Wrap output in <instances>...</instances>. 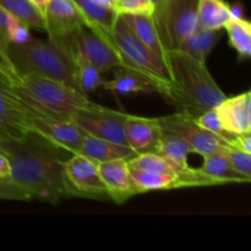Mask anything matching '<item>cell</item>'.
I'll list each match as a JSON object with an SVG mask.
<instances>
[{
  "mask_svg": "<svg viewBox=\"0 0 251 251\" xmlns=\"http://www.w3.org/2000/svg\"><path fill=\"white\" fill-rule=\"evenodd\" d=\"M0 151L10 162L9 180L26 190L31 200L58 205L74 198L64 174L70 152L32 130L19 139L0 140Z\"/></svg>",
  "mask_w": 251,
  "mask_h": 251,
  "instance_id": "cell-1",
  "label": "cell"
},
{
  "mask_svg": "<svg viewBox=\"0 0 251 251\" xmlns=\"http://www.w3.org/2000/svg\"><path fill=\"white\" fill-rule=\"evenodd\" d=\"M171 85L166 100L176 108L196 118L213 109L227 96L206 68L184 51L171 49L166 54Z\"/></svg>",
  "mask_w": 251,
  "mask_h": 251,
  "instance_id": "cell-2",
  "label": "cell"
},
{
  "mask_svg": "<svg viewBox=\"0 0 251 251\" xmlns=\"http://www.w3.org/2000/svg\"><path fill=\"white\" fill-rule=\"evenodd\" d=\"M9 87L29 113L59 120H73L75 113L91 102L75 88L38 75H21Z\"/></svg>",
  "mask_w": 251,
  "mask_h": 251,
  "instance_id": "cell-3",
  "label": "cell"
},
{
  "mask_svg": "<svg viewBox=\"0 0 251 251\" xmlns=\"http://www.w3.org/2000/svg\"><path fill=\"white\" fill-rule=\"evenodd\" d=\"M6 51L20 76H44L76 90L73 64L48 38L41 39L32 36L25 42L10 43Z\"/></svg>",
  "mask_w": 251,
  "mask_h": 251,
  "instance_id": "cell-4",
  "label": "cell"
},
{
  "mask_svg": "<svg viewBox=\"0 0 251 251\" xmlns=\"http://www.w3.org/2000/svg\"><path fill=\"white\" fill-rule=\"evenodd\" d=\"M112 41L122 56L123 66L145 74L158 86L159 95L166 98L171 85L166 60L142 43L120 15L112 32Z\"/></svg>",
  "mask_w": 251,
  "mask_h": 251,
  "instance_id": "cell-5",
  "label": "cell"
},
{
  "mask_svg": "<svg viewBox=\"0 0 251 251\" xmlns=\"http://www.w3.org/2000/svg\"><path fill=\"white\" fill-rule=\"evenodd\" d=\"M53 43L65 54L70 63L71 59L78 56L102 74L123 66L122 56L112 39L98 36L86 27Z\"/></svg>",
  "mask_w": 251,
  "mask_h": 251,
  "instance_id": "cell-6",
  "label": "cell"
},
{
  "mask_svg": "<svg viewBox=\"0 0 251 251\" xmlns=\"http://www.w3.org/2000/svg\"><path fill=\"white\" fill-rule=\"evenodd\" d=\"M158 123L163 134L180 137L189 145L193 153L206 156L222 151L223 147L227 146L225 141L201 127L195 118L185 112L176 110L174 114L158 118Z\"/></svg>",
  "mask_w": 251,
  "mask_h": 251,
  "instance_id": "cell-7",
  "label": "cell"
},
{
  "mask_svg": "<svg viewBox=\"0 0 251 251\" xmlns=\"http://www.w3.org/2000/svg\"><path fill=\"white\" fill-rule=\"evenodd\" d=\"M127 113L103 107L91 100L75 113L73 122L90 136L125 144L124 124Z\"/></svg>",
  "mask_w": 251,
  "mask_h": 251,
  "instance_id": "cell-8",
  "label": "cell"
},
{
  "mask_svg": "<svg viewBox=\"0 0 251 251\" xmlns=\"http://www.w3.org/2000/svg\"><path fill=\"white\" fill-rule=\"evenodd\" d=\"M64 174L74 198L109 200L98 171V163L81 153L70 154L64 162Z\"/></svg>",
  "mask_w": 251,
  "mask_h": 251,
  "instance_id": "cell-9",
  "label": "cell"
},
{
  "mask_svg": "<svg viewBox=\"0 0 251 251\" xmlns=\"http://www.w3.org/2000/svg\"><path fill=\"white\" fill-rule=\"evenodd\" d=\"M200 0H169L163 20L162 42L167 50L179 44L198 28Z\"/></svg>",
  "mask_w": 251,
  "mask_h": 251,
  "instance_id": "cell-10",
  "label": "cell"
},
{
  "mask_svg": "<svg viewBox=\"0 0 251 251\" xmlns=\"http://www.w3.org/2000/svg\"><path fill=\"white\" fill-rule=\"evenodd\" d=\"M28 123L32 131L58 145L71 154L78 153L83 140L87 136L73 120L51 119L28 112Z\"/></svg>",
  "mask_w": 251,
  "mask_h": 251,
  "instance_id": "cell-11",
  "label": "cell"
},
{
  "mask_svg": "<svg viewBox=\"0 0 251 251\" xmlns=\"http://www.w3.org/2000/svg\"><path fill=\"white\" fill-rule=\"evenodd\" d=\"M129 167L140 171L159 172V173L174 174L180 176L185 183L186 188H198V186H216L212 179L201 172L200 168H191L190 166L179 164L172 159L154 152L135 154L127 161Z\"/></svg>",
  "mask_w": 251,
  "mask_h": 251,
  "instance_id": "cell-12",
  "label": "cell"
},
{
  "mask_svg": "<svg viewBox=\"0 0 251 251\" xmlns=\"http://www.w3.org/2000/svg\"><path fill=\"white\" fill-rule=\"evenodd\" d=\"M47 38L51 42L75 33L85 27L75 0H51L44 12Z\"/></svg>",
  "mask_w": 251,
  "mask_h": 251,
  "instance_id": "cell-13",
  "label": "cell"
},
{
  "mask_svg": "<svg viewBox=\"0 0 251 251\" xmlns=\"http://www.w3.org/2000/svg\"><path fill=\"white\" fill-rule=\"evenodd\" d=\"M29 130L28 110L0 76V140L19 139Z\"/></svg>",
  "mask_w": 251,
  "mask_h": 251,
  "instance_id": "cell-14",
  "label": "cell"
},
{
  "mask_svg": "<svg viewBox=\"0 0 251 251\" xmlns=\"http://www.w3.org/2000/svg\"><path fill=\"white\" fill-rule=\"evenodd\" d=\"M98 171L109 200L113 202L123 205L131 198L141 194L130 173L127 159H115L98 163Z\"/></svg>",
  "mask_w": 251,
  "mask_h": 251,
  "instance_id": "cell-15",
  "label": "cell"
},
{
  "mask_svg": "<svg viewBox=\"0 0 251 251\" xmlns=\"http://www.w3.org/2000/svg\"><path fill=\"white\" fill-rule=\"evenodd\" d=\"M221 125L232 135L251 131V92L226 97L215 108Z\"/></svg>",
  "mask_w": 251,
  "mask_h": 251,
  "instance_id": "cell-16",
  "label": "cell"
},
{
  "mask_svg": "<svg viewBox=\"0 0 251 251\" xmlns=\"http://www.w3.org/2000/svg\"><path fill=\"white\" fill-rule=\"evenodd\" d=\"M125 141L135 153L156 152L162 136L158 118H145L126 114L124 124Z\"/></svg>",
  "mask_w": 251,
  "mask_h": 251,
  "instance_id": "cell-17",
  "label": "cell"
},
{
  "mask_svg": "<svg viewBox=\"0 0 251 251\" xmlns=\"http://www.w3.org/2000/svg\"><path fill=\"white\" fill-rule=\"evenodd\" d=\"M114 70V77L105 81L103 90L120 96H129L132 93H159L158 86L141 71L129 66H119Z\"/></svg>",
  "mask_w": 251,
  "mask_h": 251,
  "instance_id": "cell-18",
  "label": "cell"
},
{
  "mask_svg": "<svg viewBox=\"0 0 251 251\" xmlns=\"http://www.w3.org/2000/svg\"><path fill=\"white\" fill-rule=\"evenodd\" d=\"M75 2L80 9L86 28L98 36L112 39V32L119 17L117 9L97 4L92 0H75Z\"/></svg>",
  "mask_w": 251,
  "mask_h": 251,
  "instance_id": "cell-19",
  "label": "cell"
},
{
  "mask_svg": "<svg viewBox=\"0 0 251 251\" xmlns=\"http://www.w3.org/2000/svg\"><path fill=\"white\" fill-rule=\"evenodd\" d=\"M78 153L93 159L97 163L115 161V159H127L129 161L136 154L134 150L127 145L90 136V135L85 137Z\"/></svg>",
  "mask_w": 251,
  "mask_h": 251,
  "instance_id": "cell-20",
  "label": "cell"
},
{
  "mask_svg": "<svg viewBox=\"0 0 251 251\" xmlns=\"http://www.w3.org/2000/svg\"><path fill=\"white\" fill-rule=\"evenodd\" d=\"M127 26L131 28L135 36L144 44H146L157 55L166 60L167 49L162 42L156 22L152 15L146 14H120Z\"/></svg>",
  "mask_w": 251,
  "mask_h": 251,
  "instance_id": "cell-21",
  "label": "cell"
},
{
  "mask_svg": "<svg viewBox=\"0 0 251 251\" xmlns=\"http://www.w3.org/2000/svg\"><path fill=\"white\" fill-rule=\"evenodd\" d=\"M203 163L201 172L212 179L216 185H226V184H248L250 183L248 178L235 172L227 161L222 151L202 156Z\"/></svg>",
  "mask_w": 251,
  "mask_h": 251,
  "instance_id": "cell-22",
  "label": "cell"
},
{
  "mask_svg": "<svg viewBox=\"0 0 251 251\" xmlns=\"http://www.w3.org/2000/svg\"><path fill=\"white\" fill-rule=\"evenodd\" d=\"M221 36H222L221 29L220 31H210V29H202L198 27L176 49L184 51L200 63H206L211 51L217 46Z\"/></svg>",
  "mask_w": 251,
  "mask_h": 251,
  "instance_id": "cell-23",
  "label": "cell"
},
{
  "mask_svg": "<svg viewBox=\"0 0 251 251\" xmlns=\"http://www.w3.org/2000/svg\"><path fill=\"white\" fill-rule=\"evenodd\" d=\"M232 19L229 4L225 0H200L198 9V27L210 31H222Z\"/></svg>",
  "mask_w": 251,
  "mask_h": 251,
  "instance_id": "cell-24",
  "label": "cell"
},
{
  "mask_svg": "<svg viewBox=\"0 0 251 251\" xmlns=\"http://www.w3.org/2000/svg\"><path fill=\"white\" fill-rule=\"evenodd\" d=\"M132 179L139 188L140 193H150V191L173 190V189L186 188L183 179L174 174L159 173V172L140 171V169L130 168Z\"/></svg>",
  "mask_w": 251,
  "mask_h": 251,
  "instance_id": "cell-25",
  "label": "cell"
},
{
  "mask_svg": "<svg viewBox=\"0 0 251 251\" xmlns=\"http://www.w3.org/2000/svg\"><path fill=\"white\" fill-rule=\"evenodd\" d=\"M0 5L27 28L46 32L44 15L29 0H0Z\"/></svg>",
  "mask_w": 251,
  "mask_h": 251,
  "instance_id": "cell-26",
  "label": "cell"
},
{
  "mask_svg": "<svg viewBox=\"0 0 251 251\" xmlns=\"http://www.w3.org/2000/svg\"><path fill=\"white\" fill-rule=\"evenodd\" d=\"M71 64L74 68L75 87L78 92L87 96L90 92L103 88L105 80L102 77V73L97 68L78 56L71 59Z\"/></svg>",
  "mask_w": 251,
  "mask_h": 251,
  "instance_id": "cell-27",
  "label": "cell"
},
{
  "mask_svg": "<svg viewBox=\"0 0 251 251\" xmlns=\"http://www.w3.org/2000/svg\"><path fill=\"white\" fill-rule=\"evenodd\" d=\"M228 39L232 48L237 50L239 60H247L251 56V25L244 17L230 19L226 24Z\"/></svg>",
  "mask_w": 251,
  "mask_h": 251,
  "instance_id": "cell-28",
  "label": "cell"
},
{
  "mask_svg": "<svg viewBox=\"0 0 251 251\" xmlns=\"http://www.w3.org/2000/svg\"><path fill=\"white\" fill-rule=\"evenodd\" d=\"M31 37L29 28H27L0 5V42L7 48L10 43L25 42Z\"/></svg>",
  "mask_w": 251,
  "mask_h": 251,
  "instance_id": "cell-29",
  "label": "cell"
},
{
  "mask_svg": "<svg viewBox=\"0 0 251 251\" xmlns=\"http://www.w3.org/2000/svg\"><path fill=\"white\" fill-rule=\"evenodd\" d=\"M154 153L162 154L166 158L172 159V161L176 162L179 164L188 166V157L193 152H191L189 145L184 140H181L180 137L162 132L161 140L157 145Z\"/></svg>",
  "mask_w": 251,
  "mask_h": 251,
  "instance_id": "cell-30",
  "label": "cell"
},
{
  "mask_svg": "<svg viewBox=\"0 0 251 251\" xmlns=\"http://www.w3.org/2000/svg\"><path fill=\"white\" fill-rule=\"evenodd\" d=\"M222 152L235 172L251 180V153L233 146L223 147Z\"/></svg>",
  "mask_w": 251,
  "mask_h": 251,
  "instance_id": "cell-31",
  "label": "cell"
},
{
  "mask_svg": "<svg viewBox=\"0 0 251 251\" xmlns=\"http://www.w3.org/2000/svg\"><path fill=\"white\" fill-rule=\"evenodd\" d=\"M195 120L201 127H203V129L207 130V131L212 132L216 136L220 137L222 141H225L227 146H230V145H232V140L235 135L229 134V132H227L223 129L215 109H210L201 113L200 115H198V117L195 118Z\"/></svg>",
  "mask_w": 251,
  "mask_h": 251,
  "instance_id": "cell-32",
  "label": "cell"
},
{
  "mask_svg": "<svg viewBox=\"0 0 251 251\" xmlns=\"http://www.w3.org/2000/svg\"><path fill=\"white\" fill-rule=\"evenodd\" d=\"M0 200L29 201L31 196L26 190L11 183L9 179H0Z\"/></svg>",
  "mask_w": 251,
  "mask_h": 251,
  "instance_id": "cell-33",
  "label": "cell"
},
{
  "mask_svg": "<svg viewBox=\"0 0 251 251\" xmlns=\"http://www.w3.org/2000/svg\"><path fill=\"white\" fill-rule=\"evenodd\" d=\"M118 14H146L152 15V5L150 0H118Z\"/></svg>",
  "mask_w": 251,
  "mask_h": 251,
  "instance_id": "cell-34",
  "label": "cell"
},
{
  "mask_svg": "<svg viewBox=\"0 0 251 251\" xmlns=\"http://www.w3.org/2000/svg\"><path fill=\"white\" fill-rule=\"evenodd\" d=\"M0 76L6 81L7 83L16 82L20 78L19 73L12 65L9 55H7L6 47L0 42Z\"/></svg>",
  "mask_w": 251,
  "mask_h": 251,
  "instance_id": "cell-35",
  "label": "cell"
},
{
  "mask_svg": "<svg viewBox=\"0 0 251 251\" xmlns=\"http://www.w3.org/2000/svg\"><path fill=\"white\" fill-rule=\"evenodd\" d=\"M169 0H150L152 5V16H153L154 22H156L157 29L159 32V36L162 39V31H163V20H164V14H166L167 5H168Z\"/></svg>",
  "mask_w": 251,
  "mask_h": 251,
  "instance_id": "cell-36",
  "label": "cell"
},
{
  "mask_svg": "<svg viewBox=\"0 0 251 251\" xmlns=\"http://www.w3.org/2000/svg\"><path fill=\"white\" fill-rule=\"evenodd\" d=\"M11 173V167L7 157L0 151V179H9Z\"/></svg>",
  "mask_w": 251,
  "mask_h": 251,
  "instance_id": "cell-37",
  "label": "cell"
},
{
  "mask_svg": "<svg viewBox=\"0 0 251 251\" xmlns=\"http://www.w3.org/2000/svg\"><path fill=\"white\" fill-rule=\"evenodd\" d=\"M29 1H31L32 4L44 15V12H46L47 7H48L49 2H50L51 0H29Z\"/></svg>",
  "mask_w": 251,
  "mask_h": 251,
  "instance_id": "cell-38",
  "label": "cell"
},
{
  "mask_svg": "<svg viewBox=\"0 0 251 251\" xmlns=\"http://www.w3.org/2000/svg\"><path fill=\"white\" fill-rule=\"evenodd\" d=\"M92 1L97 2V4H100V5H104V6H110L117 9V2H115V0H92Z\"/></svg>",
  "mask_w": 251,
  "mask_h": 251,
  "instance_id": "cell-39",
  "label": "cell"
},
{
  "mask_svg": "<svg viewBox=\"0 0 251 251\" xmlns=\"http://www.w3.org/2000/svg\"><path fill=\"white\" fill-rule=\"evenodd\" d=\"M118 1V0H115V2H117Z\"/></svg>",
  "mask_w": 251,
  "mask_h": 251,
  "instance_id": "cell-40",
  "label": "cell"
}]
</instances>
